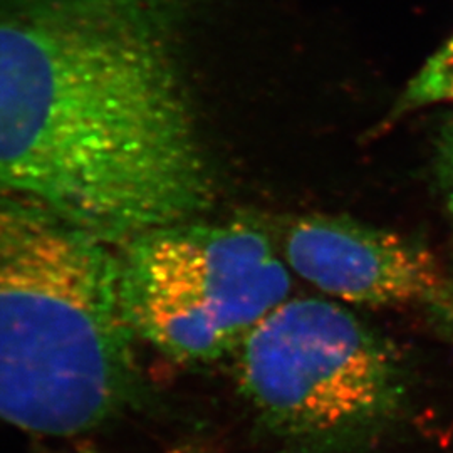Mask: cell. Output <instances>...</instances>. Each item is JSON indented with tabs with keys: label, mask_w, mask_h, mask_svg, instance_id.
Masks as SVG:
<instances>
[{
	"label": "cell",
	"mask_w": 453,
	"mask_h": 453,
	"mask_svg": "<svg viewBox=\"0 0 453 453\" xmlns=\"http://www.w3.org/2000/svg\"><path fill=\"white\" fill-rule=\"evenodd\" d=\"M166 0H0V187L121 247L215 175Z\"/></svg>",
	"instance_id": "obj_1"
},
{
	"label": "cell",
	"mask_w": 453,
	"mask_h": 453,
	"mask_svg": "<svg viewBox=\"0 0 453 453\" xmlns=\"http://www.w3.org/2000/svg\"><path fill=\"white\" fill-rule=\"evenodd\" d=\"M118 252L0 187V420L78 437L128 403L134 353Z\"/></svg>",
	"instance_id": "obj_2"
},
{
	"label": "cell",
	"mask_w": 453,
	"mask_h": 453,
	"mask_svg": "<svg viewBox=\"0 0 453 453\" xmlns=\"http://www.w3.org/2000/svg\"><path fill=\"white\" fill-rule=\"evenodd\" d=\"M118 249L134 336L181 363H211L239 349L289 299L286 264L265 234L245 224L190 220Z\"/></svg>",
	"instance_id": "obj_3"
},
{
	"label": "cell",
	"mask_w": 453,
	"mask_h": 453,
	"mask_svg": "<svg viewBox=\"0 0 453 453\" xmlns=\"http://www.w3.org/2000/svg\"><path fill=\"white\" fill-rule=\"evenodd\" d=\"M245 400L282 437L338 443L383 428L403 400L388 342L324 299H288L239 346Z\"/></svg>",
	"instance_id": "obj_4"
},
{
	"label": "cell",
	"mask_w": 453,
	"mask_h": 453,
	"mask_svg": "<svg viewBox=\"0 0 453 453\" xmlns=\"http://www.w3.org/2000/svg\"><path fill=\"white\" fill-rule=\"evenodd\" d=\"M284 247L296 274L349 304L432 308L449 284L420 243L344 217H303L292 224Z\"/></svg>",
	"instance_id": "obj_5"
},
{
	"label": "cell",
	"mask_w": 453,
	"mask_h": 453,
	"mask_svg": "<svg viewBox=\"0 0 453 453\" xmlns=\"http://www.w3.org/2000/svg\"><path fill=\"white\" fill-rule=\"evenodd\" d=\"M449 101H453V37L408 81L398 99L391 104L380 128L383 130V127L395 125L406 114L420 108Z\"/></svg>",
	"instance_id": "obj_6"
},
{
	"label": "cell",
	"mask_w": 453,
	"mask_h": 453,
	"mask_svg": "<svg viewBox=\"0 0 453 453\" xmlns=\"http://www.w3.org/2000/svg\"><path fill=\"white\" fill-rule=\"evenodd\" d=\"M430 309L435 311L438 323L443 326L445 333L450 334V338L453 340V280H449L447 289Z\"/></svg>",
	"instance_id": "obj_7"
},
{
	"label": "cell",
	"mask_w": 453,
	"mask_h": 453,
	"mask_svg": "<svg viewBox=\"0 0 453 453\" xmlns=\"http://www.w3.org/2000/svg\"><path fill=\"white\" fill-rule=\"evenodd\" d=\"M443 151H445V158H447V165L452 172V203H453V123L449 125L447 131L443 133Z\"/></svg>",
	"instance_id": "obj_8"
}]
</instances>
